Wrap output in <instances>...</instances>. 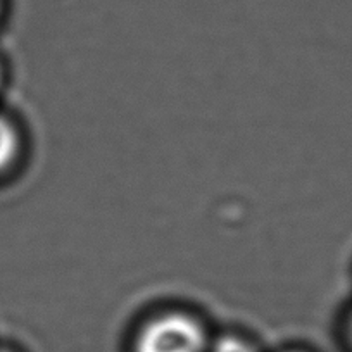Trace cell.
<instances>
[{
    "mask_svg": "<svg viewBox=\"0 0 352 352\" xmlns=\"http://www.w3.org/2000/svg\"><path fill=\"white\" fill-rule=\"evenodd\" d=\"M0 16H2V0H0Z\"/></svg>",
    "mask_w": 352,
    "mask_h": 352,
    "instance_id": "cell-6",
    "label": "cell"
},
{
    "mask_svg": "<svg viewBox=\"0 0 352 352\" xmlns=\"http://www.w3.org/2000/svg\"><path fill=\"white\" fill-rule=\"evenodd\" d=\"M0 83H2V67H0Z\"/></svg>",
    "mask_w": 352,
    "mask_h": 352,
    "instance_id": "cell-5",
    "label": "cell"
},
{
    "mask_svg": "<svg viewBox=\"0 0 352 352\" xmlns=\"http://www.w3.org/2000/svg\"><path fill=\"white\" fill-rule=\"evenodd\" d=\"M349 331H351V340H352V320H351V324H349Z\"/></svg>",
    "mask_w": 352,
    "mask_h": 352,
    "instance_id": "cell-4",
    "label": "cell"
},
{
    "mask_svg": "<svg viewBox=\"0 0 352 352\" xmlns=\"http://www.w3.org/2000/svg\"><path fill=\"white\" fill-rule=\"evenodd\" d=\"M0 352H6V351H0Z\"/></svg>",
    "mask_w": 352,
    "mask_h": 352,
    "instance_id": "cell-7",
    "label": "cell"
},
{
    "mask_svg": "<svg viewBox=\"0 0 352 352\" xmlns=\"http://www.w3.org/2000/svg\"><path fill=\"white\" fill-rule=\"evenodd\" d=\"M211 352H256V349L249 342L228 335V337H221L219 340H216V344L211 347Z\"/></svg>",
    "mask_w": 352,
    "mask_h": 352,
    "instance_id": "cell-3",
    "label": "cell"
},
{
    "mask_svg": "<svg viewBox=\"0 0 352 352\" xmlns=\"http://www.w3.org/2000/svg\"><path fill=\"white\" fill-rule=\"evenodd\" d=\"M208 333L197 318L164 313L148 320L135 338V352H206Z\"/></svg>",
    "mask_w": 352,
    "mask_h": 352,
    "instance_id": "cell-1",
    "label": "cell"
},
{
    "mask_svg": "<svg viewBox=\"0 0 352 352\" xmlns=\"http://www.w3.org/2000/svg\"><path fill=\"white\" fill-rule=\"evenodd\" d=\"M19 154V133L11 120L0 114V173L11 168Z\"/></svg>",
    "mask_w": 352,
    "mask_h": 352,
    "instance_id": "cell-2",
    "label": "cell"
}]
</instances>
